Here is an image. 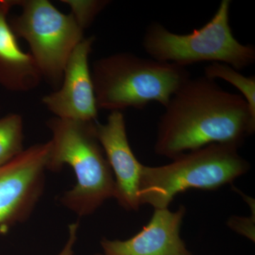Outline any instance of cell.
<instances>
[{"label": "cell", "mask_w": 255, "mask_h": 255, "mask_svg": "<svg viewBox=\"0 0 255 255\" xmlns=\"http://www.w3.org/2000/svg\"><path fill=\"white\" fill-rule=\"evenodd\" d=\"M98 110H143L151 102L165 107L191 78L185 67L122 52L96 60L91 69Z\"/></svg>", "instance_id": "3"}, {"label": "cell", "mask_w": 255, "mask_h": 255, "mask_svg": "<svg viewBox=\"0 0 255 255\" xmlns=\"http://www.w3.org/2000/svg\"></svg>", "instance_id": "17"}, {"label": "cell", "mask_w": 255, "mask_h": 255, "mask_svg": "<svg viewBox=\"0 0 255 255\" xmlns=\"http://www.w3.org/2000/svg\"><path fill=\"white\" fill-rule=\"evenodd\" d=\"M95 36L84 38L75 47L65 65L59 88L43 97L42 102L55 117L81 122H96V102L89 58Z\"/></svg>", "instance_id": "8"}, {"label": "cell", "mask_w": 255, "mask_h": 255, "mask_svg": "<svg viewBox=\"0 0 255 255\" xmlns=\"http://www.w3.org/2000/svg\"><path fill=\"white\" fill-rule=\"evenodd\" d=\"M228 225L232 229L255 241V234L253 233L255 226H253V220L234 217V219L229 220Z\"/></svg>", "instance_id": "15"}, {"label": "cell", "mask_w": 255, "mask_h": 255, "mask_svg": "<svg viewBox=\"0 0 255 255\" xmlns=\"http://www.w3.org/2000/svg\"><path fill=\"white\" fill-rule=\"evenodd\" d=\"M186 208L155 209L147 226L127 241H101L104 255H191L180 237Z\"/></svg>", "instance_id": "10"}, {"label": "cell", "mask_w": 255, "mask_h": 255, "mask_svg": "<svg viewBox=\"0 0 255 255\" xmlns=\"http://www.w3.org/2000/svg\"><path fill=\"white\" fill-rule=\"evenodd\" d=\"M18 6L21 14L9 19L10 26L28 43L42 79L56 90L85 29L71 12L64 14L48 0H18Z\"/></svg>", "instance_id": "6"}, {"label": "cell", "mask_w": 255, "mask_h": 255, "mask_svg": "<svg viewBox=\"0 0 255 255\" xmlns=\"http://www.w3.org/2000/svg\"><path fill=\"white\" fill-rule=\"evenodd\" d=\"M255 130V117L241 95L205 76L191 78L164 107L155 152L173 159L211 144L240 147Z\"/></svg>", "instance_id": "1"}, {"label": "cell", "mask_w": 255, "mask_h": 255, "mask_svg": "<svg viewBox=\"0 0 255 255\" xmlns=\"http://www.w3.org/2000/svg\"><path fill=\"white\" fill-rule=\"evenodd\" d=\"M210 80L221 79L229 82L241 92L255 117V77H247L224 63H212L204 68V75Z\"/></svg>", "instance_id": "13"}, {"label": "cell", "mask_w": 255, "mask_h": 255, "mask_svg": "<svg viewBox=\"0 0 255 255\" xmlns=\"http://www.w3.org/2000/svg\"><path fill=\"white\" fill-rule=\"evenodd\" d=\"M79 223H73L68 226V238L65 246L58 255H73L74 247L78 239Z\"/></svg>", "instance_id": "16"}, {"label": "cell", "mask_w": 255, "mask_h": 255, "mask_svg": "<svg viewBox=\"0 0 255 255\" xmlns=\"http://www.w3.org/2000/svg\"><path fill=\"white\" fill-rule=\"evenodd\" d=\"M23 141L21 116L9 114L0 118V167L9 163L24 150Z\"/></svg>", "instance_id": "12"}, {"label": "cell", "mask_w": 255, "mask_h": 255, "mask_svg": "<svg viewBox=\"0 0 255 255\" xmlns=\"http://www.w3.org/2000/svg\"><path fill=\"white\" fill-rule=\"evenodd\" d=\"M231 0H222L214 16L199 29L177 34L158 22L146 28L142 46L150 58L182 67L211 62L241 71L255 62V48L236 39L230 24Z\"/></svg>", "instance_id": "5"}, {"label": "cell", "mask_w": 255, "mask_h": 255, "mask_svg": "<svg viewBox=\"0 0 255 255\" xmlns=\"http://www.w3.org/2000/svg\"><path fill=\"white\" fill-rule=\"evenodd\" d=\"M18 0H0V86L11 92H26L41 84L42 77L29 53L23 51L10 26V10Z\"/></svg>", "instance_id": "11"}, {"label": "cell", "mask_w": 255, "mask_h": 255, "mask_svg": "<svg viewBox=\"0 0 255 255\" xmlns=\"http://www.w3.org/2000/svg\"><path fill=\"white\" fill-rule=\"evenodd\" d=\"M238 148L228 144H211L178 156L165 165H143L140 204L168 209L176 195L187 189L215 190L232 183L251 168Z\"/></svg>", "instance_id": "4"}, {"label": "cell", "mask_w": 255, "mask_h": 255, "mask_svg": "<svg viewBox=\"0 0 255 255\" xmlns=\"http://www.w3.org/2000/svg\"><path fill=\"white\" fill-rule=\"evenodd\" d=\"M65 4L71 8V13L79 23L85 29L92 23L96 16L110 4L107 0H89V1H72L64 0Z\"/></svg>", "instance_id": "14"}, {"label": "cell", "mask_w": 255, "mask_h": 255, "mask_svg": "<svg viewBox=\"0 0 255 255\" xmlns=\"http://www.w3.org/2000/svg\"><path fill=\"white\" fill-rule=\"evenodd\" d=\"M50 140L26 149L0 167V233L29 219L46 182Z\"/></svg>", "instance_id": "7"}, {"label": "cell", "mask_w": 255, "mask_h": 255, "mask_svg": "<svg viewBox=\"0 0 255 255\" xmlns=\"http://www.w3.org/2000/svg\"><path fill=\"white\" fill-rule=\"evenodd\" d=\"M96 134L113 173L115 194L119 205L127 211H137L140 177L143 164L137 160L128 139L122 112H111L105 124L96 122Z\"/></svg>", "instance_id": "9"}, {"label": "cell", "mask_w": 255, "mask_h": 255, "mask_svg": "<svg viewBox=\"0 0 255 255\" xmlns=\"http://www.w3.org/2000/svg\"><path fill=\"white\" fill-rule=\"evenodd\" d=\"M96 122L54 117L46 123L52 134L47 170L59 172L65 164L73 169L76 184L64 193L60 202L80 217L93 214L115 194L113 173L97 138Z\"/></svg>", "instance_id": "2"}]
</instances>
